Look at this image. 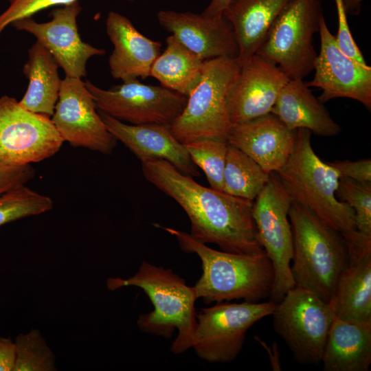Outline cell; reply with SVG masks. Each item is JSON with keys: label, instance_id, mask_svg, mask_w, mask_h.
Returning a JSON list of instances; mask_svg holds the SVG:
<instances>
[{"label": "cell", "instance_id": "obj_1", "mask_svg": "<svg viewBox=\"0 0 371 371\" xmlns=\"http://www.w3.org/2000/svg\"><path fill=\"white\" fill-rule=\"evenodd\" d=\"M146 179L173 199L190 222V235L217 245L222 251L255 255L265 253L257 237L251 214L253 201L196 182L168 161H141Z\"/></svg>", "mask_w": 371, "mask_h": 371}, {"label": "cell", "instance_id": "obj_2", "mask_svg": "<svg viewBox=\"0 0 371 371\" xmlns=\"http://www.w3.org/2000/svg\"><path fill=\"white\" fill-rule=\"evenodd\" d=\"M154 225L174 236L183 251L200 258L202 274L194 286L197 299L210 304L233 300L258 302L269 297L274 270L265 252L249 255L218 251L189 233Z\"/></svg>", "mask_w": 371, "mask_h": 371}, {"label": "cell", "instance_id": "obj_3", "mask_svg": "<svg viewBox=\"0 0 371 371\" xmlns=\"http://www.w3.org/2000/svg\"><path fill=\"white\" fill-rule=\"evenodd\" d=\"M141 288L148 296L153 310L141 314L137 321L142 332L170 338L175 330L178 333L171 344L175 355L186 352L192 347L196 326L194 286L170 269L142 262L137 272L128 279L110 278L106 286L115 291L124 286Z\"/></svg>", "mask_w": 371, "mask_h": 371}, {"label": "cell", "instance_id": "obj_4", "mask_svg": "<svg viewBox=\"0 0 371 371\" xmlns=\"http://www.w3.org/2000/svg\"><path fill=\"white\" fill-rule=\"evenodd\" d=\"M289 218L293 235L291 272L295 286L307 289L328 303L348 264L344 237L296 202L291 204Z\"/></svg>", "mask_w": 371, "mask_h": 371}, {"label": "cell", "instance_id": "obj_5", "mask_svg": "<svg viewBox=\"0 0 371 371\" xmlns=\"http://www.w3.org/2000/svg\"><path fill=\"white\" fill-rule=\"evenodd\" d=\"M311 135L307 129L296 130L293 150L277 174L292 201L309 210L341 235L347 234L356 230L354 211L337 199L339 175L316 155Z\"/></svg>", "mask_w": 371, "mask_h": 371}, {"label": "cell", "instance_id": "obj_6", "mask_svg": "<svg viewBox=\"0 0 371 371\" xmlns=\"http://www.w3.org/2000/svg\"><path fill=\"white\" fill-rule=\"evenodd\" d=\"M240 69V65L234 58L203 61L199 83L187 96L181 113L170 126L172 134L180 143L227 142L232 125L227 100Z\"/></svg>", "mask_w": 371, "mask_h": 371}, {"label": "cell", "instance_id": "obj_7", "mask_svg": "<svg viewBox=\"0 0 371 371\" xmlns=\"http://www.w3.org/2000/svg\"><path fill=\"white\" fill-rule=\"evenodd\" d=\"M323 17L320 0H291L256 54L277 65L289 79H304L314 70L313 36Z\"/></svg>", "mask_w": 371, "mask_h": 371}, {"label": "cell", "instance_id": "obj_8", "mask_svg": "<svg viewBox=\"0 0 371 371\" xmlns=\"http://www.w3.org/2000/svg\"><path fill=\"white\" fill-rule=\"evenodd\" d=\"M271 315L275 332L296 361L315 366L321 363L335 318L328 303L307 289L294 286L276 303Z\"/></svg>", "mask_w": 371, "mask_h": 371}, {"label": "cell", "instance_id": "obj_9", "mask_svg": "<svg viewBox=\"0 0 371 371\" xmlns=\"http://www.w3.org/2000/svg\"><path fill=\"white\" fill-rule=\"evenodd\" d=\"M276 303L216 302L196 314L192 347L197 356L209 363L234 361L241 352L246 334L257 322L271 315Z\"/></svg>", "mask_w": 371, "mask_h": 371}, {"label": "cell", "instance_id": "obj_10", "mask_svg": "<svg viewBox=\"0 0 371 371\" xmlns=\"http://www.w3.org/2000/svg\"><path fill=\"white\" fill-rule=\"evenodd\" d=\"M292 200L277 172L269 179L253 201L251 214L257 237L271 260L274 280L269 295L278 303L295 283L291 272L293 235L289 218Z\"/></svg>", "mask_w": 371, "mask_h": 371}, {"label": "cell", "instance_id": "obj_11", "mask_svg": "<svg viewBox=\"0 0 371 371\" xmlns=\"http://www.w3.org/2000/svg\"><path fill=\"white\" fill-rule=\"evenodd\" d=\"M85 82L99 111L133 125L170 126L183 111L188 99L161 85L142 83L138 78L122 81L109 89L89 80Z\"/></svg>", "mask_w": 371, "mask_h": 371}, {"label": "cell", "instance_id": "obj_12", "mask_svg": "<svg viewBox=\"0 0 371 371\" xmlns=\"http://www.w3.org/2000/svg\"><path fill=\"white\" fill-rule=\"evenodd\" d=\"M64 140L51 117L23 108L13 97L0 98V166L16 167L47 159Z\"/></svg>", "mask_w": 371, "mask_h": 371}, {"label": "cell", "instance_id": "obj_13", "mask_svg": "<svg viewBox=\"0 0 371 371\" xmlns=\"http://www.w3.org/2000/svg\"><path fill=\"white\" fill-rule=\"evenodd\" d=\"M51 119L64 142L74 148L110 155L117 145L82 78L65 76L62 80Z\"/></svg>", "mask_w": 371, "mask_h": 371}, {"label": "cell", "instance_id": "obj_14", "mask_svg": "<svg viewBox=\"0 0 371 371\" xmlns=\"http://www.w3.org/2000/svg\"><path fill=\"white\" fill-rule=\"evenodd\" d=\"M82 10L78 1L50 12L51 20L38 23L32 17L11 24L16 30L33 35L54 57L66 77L82 78L87 76V63L93 56H103L106 51L82 40L77 17Z\"/></svg>", "mask_w": 371, "mask_h": 371}, {"label": "cell", "instance_id": "obj_15", "mask_svg": "<svg viewBox=\"0 0 371 371\" xmlns=\"http://www.w3.org/2000/svg\"><path fill=\"white\" fill-rule=\"evenodd\" d=\"M318 32L320 50L315 62V75L306 85L322 89L318 99L322 103L346 98L359 102L370 111L371 67L354 61L341 52L324 16Z\"/></svg>", "mask_w": 371, "mask_h": 371}, {"label": "cell", "instance_id": "obj_16", "mask_svg": "<svg viewBox=\"0 0 371 371\" xmlns=\"http://www.w3.org/2000/svg\"><path fill=\"white\" fill-rule=\"evenodd\" d=\"M240 65L239 75L227 100L232 124L271 113L289 80L277 65L256 54Z\"/></svg>", "mask_w": 371, "mask_h": 371}, {"label": "cell", "instance_id": "obj_17", "mask_svg": "<svg viewBox=\"0 0 371 371\" xmlns=\"http://www.w3.org/2000/svg\"><path fill=\"white\" fill-rule=\"evenodd\" d=\"M348 264L341 274L328 304L338 319L371 322V236L357 229L342 235Z\"/></svg>", "mask_w": 371, "mask_h": 371}, {"label": "cell", "instance_id": "obj_18", "mask_svg": "<svg viewBox=\"0 0 371 371\" xmlns=\"http://www.w3.org/2000/svg\"><path fill=\"white\" fill-rule=\"evenodd\" d=\"M159 25L203 60L221 57L236 58L238 45L229 21L221 15L161 10Z\"/></svg>", "mask_w": 371, "mask_h": 371}, {"label": "cell", "instance_id": "obj_19", "mask_svg": "<svg viewBox=\"0 0 371 371\" xmlns=\"http://www.w3.org/2000/svg\"><path fill=\"white\" fill-rule=\"evenodd\" d=\"M296 130L289 129L276 115H266L232 125L228 144L242 150L267 173L278 172L291 155Z\"/></svg>", "mask_w": 371, "mask_h": 371}, {"label": "cell", "instance_id": "obj_20", "mask_svg": "<svg viewBox=\"0 0 371 371\" xmlns=\"http://www.w3.org/2000/svg\"><path fill=\"white\" fill-rule=\"evenodd\" d=\"M98 112L108 131L140 161L164 159L184 175L192 177L200 176L198 167L192 161L184 145L173 136L170 126L128 124Z\"/></svg>", "mask_w": 371, "mask_h": 371}, {"label": "cell", "instance_id": "obj_21", "mask_svg": "<svg viewBox=\"0 0 371 371\" xmlns=\"http://www.w3.org/2000/svg\"><path fill=\"white\" fill-rule=\"evenodd\" d=\"M106 32L113 45L109 58L112 77L124 81L150 76L161 43L142 34L130 19L115 11L108 13Z\"/></svg>", "mask_w": 371, "mask_h": 371}, {"label": "cell", "instance_id": "obj_22", "mask_svg": "<svg viewBox=\"0 0 371 371\" xmlns=\"http://www.w3.org/2000/svg\"><path fill=\"white\" fill-rule=\"evenodd\" d=\"M271 113L291 130L305 128L323 137L335 136L341 131L324 103L312 93L303 79H289Z\"/></svg>", "mask_w": 371, "mask_h": 371}, {"label": "cell", "instance_id": "obj_23", "mask_svg": "<svg viewBox=\"0 0 371 371\" xmlns=\"http://www.w3.org/2000/svg\"><path fill=\"white\" fill-rule=\"evenodd\" d=\"M321 363L325 371H368L371 322H348L335 317Z\"/></svg>", "mask_w": 371, "mask_h": 371}, {"label": "cell", "instance_id": "obj_24", "mask_svg": "<svg viewBox=\"0 0 371 371\" xmlns=\"http://www.w3.org/2000/svg\"><path fill=\"white\" fill-rule=\"evenodd\" d=\"M291 0H231L223 15L234 29L239 64L255 54L272 24Z\"/></svg>", "mask_w": 371, "mask_h": 371}, {"label": "cell", "instance_id": "obj_25", "mask_svg": "<svg viewBox=\"0 0 371 371\" xmlns=\"http://www.w3.org/2000/svg\"><path fill=\"white\" fill-rule=\"evenodd\" d=\"M58 67L52 54L36 41L28 49V59L23 71L28 86L19 104L36 113L52 117L58 99L62 79Z\"/></svg>", "mask_w": 371, "mask_h": 371}, {"label": "cell", "instance_id": "obj_26", "mask_svg": "<svg viewBox=\"0 0 371 371\" xmlns=\"http://www.w3.org/2000/svg\"><path fill=\"white\" fill-rule=\"evenodd\" d=\"M164 51L154 61L150 76L160 85L188 96L199 83L203 60L173 35L166 39Z\"/></svg>", "mask_w": 371, "mask_h": 371}, {"label": "cell", "instance_id": "obj_27", "mask_svg": "<svg viewBox=\"0 0 371 371\" xmlns=\"http://www.w3.org/2000/svg\"><path fill=\"white\" fill-rule=\"evenodd\" d=\"M269 175L242 150L228 144L223 192L254 201L268 182Z\"/></svg>", "mask_w": 371, "mask_h": 371}, {"label": "cell", "instance_id": "obj_28", "mask_svg": "<svg viewBox=\"0 0 371 371\" xmlns=\"http://www.w3.org/2000/svg\"><path fill=\"white\" fill-rule=\"evenodd\" d=\"M52 199L25 185L0 195V226L24 217L46 212L53 207Z\"/></svg>", "mask_w": 371, "mask_h": 371}, {"label": "cell", "instance_id": "obj_29", "mask_svg": "<svg viewBox=\"0 0 371 371\" xmlns=\"http://www.w3.org/2000/svg\"><path fill=\"white\" fill-rule=\"evenodd\" d=\"M183 145L193 163L205 173L210 188L223 191L227 142L199 140Z\"/></svg>", "mask_w": 371, "mask_h": 371}, {"label": "cell", "instance_id": "obj_30", "mask_svg": "<svg viewBox=\"0 0 371 371\" xmlns=\"http://www.w3.org/2000/svg\"><path fill=\"white\" fill-rule=\"evenodd\" d=\"M16 362L13 371H54L55 357L38 330L16 337Z\"/></svg>", "mask_w": 371, "mask_h": 371}, {"label": "cell", "instance_id": "obj_31", "mask_svg": "<svg viewBox=\"0 0 371 371\" xmlns=\"http://www.w3.org/2000/svg\"><path fill=\"white\" fill-rule=\"evenodd\" d=\"M336 196L354 211L356 229L371 236V182L341 177Z\"/></svg>", "mask_w": 371, "mask_h": 371}, {"label": "cell", "instance_id": "obj_32", "mask_svg": "<svg viewBox=\"0 0 371 371\" xmlns=\"http://www.w3.org/2000/svg\"><path fill=\"white\" fill-rule=\"evenodd\" d=\"M9 6L0 14V35L16 21L32 17L45 9L71 4L78 0H8Z\"/></svg>", "mask_w": 371, "mask_h": 371}, {"label": "cell", "instance_id": "obj_33", "mask_svg": "<svg viewBox=\"0 0 371 371\" xmlns=\"http://www.w3.org/2000/svg\"><path fill=\"white\" fill-rule=\"evenodd\" d=\"M338 31L335 36L339 49L354 61L368 65L350 30L347 14L345 12L337 13Z\"/></svg>", "mask_w": 371, "mask_h": 371}, {"label": "cell", "instance_id": "obj_34", "mask_svg": "<svg viewBox=\"0 0 371 371\" xmlns=\"http://www.w3.org/2000/svg\"><path fill=\"white\" fill-rule=\"evenodd\" d=\"M34 175L31 164L16 167L0 166V195L25 185Z\"/></svg>", "mask_w": 371, "mask_h": 371}, {"label": "cell", "instance_id": "obj_35", "mask_svg": "<svg viewBox=\"0 0 371 371\" xmlns=\"http://www.w3.org/2000/svg\"><path fill=\"white\" fill-rule=\"evenodd\" d=\"M328 164L337 171L340 178H349L361 182H371L370 158L358 161L336 160Z\"/></svg>", "mask_w": 371, "mask_h": 371}, {"label": "cell", "instance_id": "obj_36", "mask_svg": "<svg viewBox=\"0 0 371 371\" xmlns=\"http://www.w3.org/2000/svg\"><path fill=\"white\" fill-rule=\"evenodd\" d=\"M16 357L15 342L0 337V371H13Z\"/></svg>", "mask_w": 371, "mask_h": 371}, {"label": "cell", "instance_id": "obj_37", "mask_svg": "<svg viewBox=\"0 0 371 371\" xmlns=\"http://www.w3.org/2000/svg\"><path fill=\"white\" fill-rule=\"evenodd\" d=\"M230 1L231 0H211L202 13L208 16L223 15Z\"/></svg>", "mask_w": 371, "mask_h": 371}, {"label": "cell", "instance_id": "obj_38", "mask_svg": "<svg viewBox=\"0 0 371 371\" xmlns=\"http://www.w3.org/2000/svg\"><path fill=\"white\" fill-rule=\"evenodd\" d=\"M363 0H343L346 14L358 15L361 11Z\"/></svg>", "mask_w": 371, "mask_h": 371}, {"label": "cell", "instance_id": "obj_39", "mask_svg": "<svg viewBox=\"0 0 371 371\" xmlns=\"http://www.w3.org/2000/svg\"><path fill=\"white\" fill-rule=\"evenodd\" d=\"M125 1H133L134 0H125Z\"/></svg>", "mask_w": 371, "mask_h": 371}]
</instances>
